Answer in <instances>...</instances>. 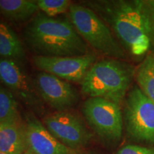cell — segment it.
I'll return each mask as SVG.
<instances>
[{"label":"cell","mask_w":154,"mask_h":154,"mask_svg":"<svg viewBox=\"0 0 154 154\" xmlns=\"http://www.w3.org/2000/svg\"><path fill=\"white\" fill-rule=\"evenodd\" d=\"M144 25L151 46L154 47V0H140Z\"/></svg>","instance_id":"ac0fdd59"},{"label":"cell","mask_w":154,"mask_h":154,"mask_svg":"<svg viewBox=\"0 0 154 154\" xmlns=\"http://www.w3.org/2000/svg\"><path fill=\"white\" fill-rule=\"evenodd\" d=\"M25 129L27 151L32 154H76L57 140L34 115L26 117Z\"/></svg>","instance_id":"30bf717a"},{"label":"cell","mask_w":154,"mask_h":154,"mask_svg":"<svg viewBox=\"0 0 154 154\" xmlns=\"http://www.w3.org/2000/svg\"><path fill=\"white\" fill-rule=\"evenodd\" d=\"M124 121L131 137L154 144V102L138 86H134L127 94Z\"/></svg>","instance_id":"5b68a950"},{"label":"cell","mask_w":154,"mask_h":154,"mask_svg":"<svg viewBox=\"0 0 154 154\" xmlns=\"http://www.w3.org/2000/svg\"><path fill=\"white\" fill-rule=\"evenodd\" d=\"M34 84L44 101L58 111L69 110L79 100V94L72 84L52 74L38 73Z\"/></svg>","instance_id":"9c48e42d"},{"label":"cell","mask_w":154,"mask_h":154,"mask_svg":"<svg viewBox=\"0 0 154 154\" xmlns=\"http://www.w3.org/2000/svg\"><path fill=\"white\" fill-rule=\"evenodd\" d=\"M22 154H32V153H31V152H29V151H25L24 153H22Z\"/></svg>","instance_id":"ffe728a7"},{"label":"cell","mask_w":154,"mask_h":154,"mask_svg":"<svg viewBox=\"0 0 154 154\" xmlns=\"http://www.w3.org/2000/svg\"><path fill=\"white\" fill-rule=\"evenodd\" d=\"M25 53L22 42L8 24L0 21V57L14 61L22 60Z\"/></svg>","instance_id":"5bb4252c"},{"label":"cell","mask_w":154,"mask_h":154,"mask_svg":"<svg viewBox=\"0 0 154 154\" xmlns=\"http://www.w3.org/2000/svg\"><path fill=\"white\" fill-rule=\"evenodd\" d=\"M47 129L67 147L76 151L91 140V135L78 116L69 111H58L44 119Z\"/></svg>","instance_id":"52a82bcc"},{"label":"cell","mask_w":154,"mask_h":154,"mask_svg":"<svg viewBox=\"0 0 154 154\" xmlns=\"http://www.w3.org/2000/svg\"><path fill=\"white\" fill-rule=\"evenodd\" d=\"M135 73L132 65L119 59L96 61L81 83L82 92L89 98H102L120 105L128 94Z\"/></svg>","instance_id":"3957f363"},{"label":"cell","mask_w":154,"mask_h":154,"mask_svg":"<svg viewBox=\"0 0 154 154\" xmlns=\"http://www.w3.org/2000/svg\"><path fill=\"white\" fill-rule=\"evenodd\" d=\"M69 17L86 43L99 52L115 59H124L126 53L113 36L110 28L89 7L72 4Z\"/></svg>","instance_id":"277c9868"},{"label":"cell","mask_w":154,"mask_h":154,"mask_svg":"<svg viewBox=\"0 0 154 154\" xmlns=\"http://www.w3.org/2000/svg\"><path fill=\"white\" fill-rule=\"evenodd\" d=\"M38 9L33 0H0V14L12 22L27 20Z\"/></svg>","instance_id":"4fadbf2b"},{"label":"cell","mask_w":154,"mask_h":154,"mask_svg":"<svg viewBox=\"0 0 154 154\" xmlns=\"http://www.w3.org/2000/svg\"><path fill=\"white\" fill-rule=\"evenodd\" d=\"M0 82L29 102L35 97L32 86L21 67L14 60L0 59Z\"/></svg>","instance_id":"8fae6325"},{"label":"cell","mask_w":154,"mask_h":154,"mask_svg":"<svg viewBox=\"0 0 154 154\" xmlns=\"http://www.w3.org/2000/svg\"><path fill=\"white\" fill-rule=\"evenodd\" d=\"M82 112L100 137L110 141L121 139L124 119L119 104L102 98H88L83 104Z\"/></svg>","instance_id":"8992f818"},{"label":"cell","mask_w":154,"mask_h":154,"mask_svg":"<svg viewBox=\"0 0 154 154\" xmlns=\"http://www.w3.org/2000/svg\"><path fill=\"white\" fill-rule=\"evenodd\" d=\"M135 79L138 87L154 102V53L146 55L136 69Z\"/></svg>","instance_id":"9a60e30c"},{"label":"cell","mask_w":154,"mask_h":154,"mask_svg":"<svg viewBox=\"0 0 154 154\" xmlns=\"http://www.w3.org/2000/svg\"><path fill=\"white\" fill-rule=\"evenodd\" d=\"M85 5L111 26L130 54L140 57L149 51L151 44L146 34L140 0L93 1Z\"/></svg>","instance_id":"7a4b0ae2"},{"label":"cell","mask_w":154,"mask_h":154,"mask_svg":"<svg viewBox=\"0 0 154 154\" xmlns=\"http://www.w3.org/2000/svg\"><path fill=\"white\" fill-rule=\"evenodd\" d=\"M27 151L25 126L20 121L0 124V151L22 154Z\"/></svg>","instance_id":"7c38bea8"},{"label":"cell","mask_w":154,"mask_h":154,"mask_svg":"<svg viewBox=\"0 0 154 154\" xmlns=\"http://www.w3.org/2000/svg\"><path fill=\"white\" fill-rule=\"evenodd\" d=\"M115 154H154V148L127 145L119 149Z\"/></svg>","instance_id":"d6986e66"},{"label":"cell","mask_w":154,"mask_h":154,"mask_svg":"<svg viewBox=\"0 0 154 154\" xmlns=\"http://www.w3.org/2000/svg\"><path fill=\"white\" fill-rule=\"evenodd\" d=\"M36 3L38 9L49 17L66 12L72 4L69 0H38Z\"/></svg>","instance_id":"e0dca14e"},{"label":"cell","mask_w":154,"mask_h":154,"mask_svg":"<svg viewBox=\"0 0 154 154\" xmlns=\"http://www.w3.org/2000/svg\"><path fill=\"white\" fill-rule=\"evenodd\" d=\"M24 36L36 56L78 57L89 54L87 44L68 19L38 13L24 29Z\"/></svg>","instance_id":"6da1fadb"},{"label":"cell","mask_w":154,"mask_h":154,"mask_svg":"<svg viewBox=\"0 0 154 154\" xmlns=\"http://www.w3.org/2000/svg\"><path fill=\"white\" fill-rule=\"evenodd\" d=\"M0 154H7V153H3V152H1V151H0Z\"/></svg>","instance_id":"44dd1931"},{"label":"cell","mask_w":154,"mask_h":154,"mask_svg":"<svg viewBox=\"0 0 154 154\" xmlns=\"http://www.w3.org/2000/svg\"><path fill=\"white\" fill-rule=\"evenodd\" d=\"M20 121L16 100L9 90L0 85V124Z\"/></svg>","instance_id":"2e32d148"},{"label":"cell","mask_w":154,"mask_h":154,"mask_svg":"<svg viewBox=\"0 0 154 154\" xmlns=\"http://www.w3.org/2000/svg\"><path fill=\"white\" fill-rule=\"evenodd\" d=\"M33 61L42 72L67 82L82 83L88 71L96 62V56L90 53L78 57L35 56Z\"/></svg>","instance_id":"ba28073f"}]
</instances>
